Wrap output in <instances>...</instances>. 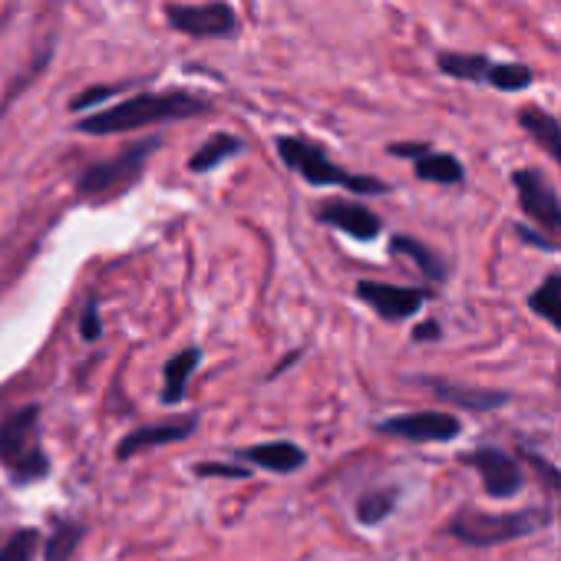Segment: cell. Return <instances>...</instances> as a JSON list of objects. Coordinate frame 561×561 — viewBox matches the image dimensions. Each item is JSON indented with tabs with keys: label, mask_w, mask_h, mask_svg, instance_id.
Listing matches in <instances>:
<instances>
[{
	"label": "cell",
	"mask_w": 561,
	"mask_h": 561,
	"mask_svg": "<svg viewBox=\"0 0 561 561\" xmlns=\"http://www.w3.org/2000/svg\"><path fill=\"white\" fill-rule=\"evenodd\" d=\"M205 113H211V103L192 90H149V93H136L103 113L83 116L77 123V129L87 136H116V133L159 126V123L195 119Z\"/></svg>",
	"instance_id": "obj_1"
},
{
	"label": "cell",
	"mask_w": 561,
	"mask_h": 561,
	"mask_svg": "<svg viewBox=\"0 0 561 561\" xmlns=\"http://www.w3.org/2000/svg\"><path fill=\"white\" fill-rule=\"evenodd\" d=\"M277 156L285 162L291 172H298L305 182L318 185V188H328V185H341V188H351L357 195H383L390 192L387 182L374 179V175H354L347 169H341L324 146L305 139V136H277Z\"/></svg>",
	"instance_id": "obj_2"
},
{
	"label": "cell",
	"mask_w": 561,
	"mask_h": 561,
	"mask_svg": "<svg viewBox=\"0 0 561 561\" xmlns=\"http://www.w3.org/2000/svg\"><path fill=\"white\" fill-rule=\"evenodd\" d=\"M162 149V136H146L133 146H126L123 152H116L113 159L93 162L90 169L80 172L77 179V195L90 198V202H106L116 195H126L146 172L149 159Z\"/></svg>",
	"instance_id": "obj_3"
},
{
	"label": "cell",
	"mask_w": 561,
	"mask_h": 561,
	"mask_svg": "<svg viewBox=\"0 0 561 561\" xmlns=\"http://www.w3.org/2000/svg\"><path fill=\"white\" fill-rule=\"evenodd\" d=\"M41 407H24L0 423V466L18 485L37 482L50 472V459L41 446Z\"/></svg>",
	"instance_id": "obj_4"
},
{
	"label": "cell",
	"mask_w": 561,
	"mask_h": 561,
	"mask_svg": "<svg viewBox=\"0 0 561 561\" xmlns=\"http://www.w3.org/2000/svg\"><path fill=\"white\" fill-rule=\"evenodd\" d=\"M548 522V512L541 508H528V512H505V515H485V512H459L449 522V535L476 545V548H489V545H502L522 535L538 531Z\"/></svg>",
	"instance_id": "obj_5"
},
{
	"label": "cell",
	"mask_w": 561,
	"mask_h": 561,
	"mask_svg": "<svg viewBox=\"0 0 561 561\" xmlns=\"http://www.w3.org/2000/svg\"><path fill=\"white\" fill-rule=\"evenodd\" d=\"M165 24L175 34H185L195 41H234L241 31V18L228 0H205V4H165Z\"/></svg>",
	"instance_id": "obj_6"
},
{
	"label": "cell",
	"mask_w": 561,
	"mask_h": 561,
	"mask_svg": "<svg viewBox=\"0 0 561 561\" xmlns=\"http://www.w3.org/2000/svg\"><path fill=\"white\" fill-rule=\"evenodd\" d=\"M512 185L518 192L522 211L535 225H541L548 231H561V198H558L554 185L538 169H518V172H512Z\"/></svg>",
	"instance_id": "obj_7"
},
{
	"label": "cell",
	"mask_w": 561,
	"mask_h": 561,
	"mask_svg": "<svg viewBox=\"0 0 561 561\" xmlns=\"http://www.w3.org/2000/svg\"><path fill=\"white\" fill-rule=\"evenodd\" d=\"M387 436H400L410 443H449L462 433V423L453 413H439V410H423V413H403V416H390L377 426Z\"/></svg>",
	"instance_id": "obj_8"
},
{
	"label": "cell",
	"mask_w": 561,
	"mask_h": 561,
	"mask_svg": "<svg viewBox=\"0 0 561 561\" xmlns=\"http://www.w3.org/2000/svg\"><path fill=\"white\" fill-rule=\"evenodd\" d=\"M466 466H472L479 476H482V485L492 499H512L522 492V466L505 453V449H495V446H479L476 453L462 456Z\"/></svg>",
	"instance_id": "obj_9"
},
{
	"label": "cell",
	"mask_w": 561,
	"mask_h": 561,
	"mask_svg": "<svg viewBox=\"0 0 561 561\" xmlns=\"http://www.w3.org/2000/svg\"><path fill=\"white\" fill-rule=\"evenodd\" d=\"M357 298L364 305H370L383 321H403V318H413L426 305L430 291L383 285V280H360V285H357Z\"/></svg>",
	"instance_id": "obj_10"
},
{
	"label": "cell",
	"mask_w": 561,
	"mask_h": 561,
	"mask_svg": "<svg viewBox=\"0 0 561 561\" xmlns=\"http://www.w3.org/2000/svg\"><path fill=\"white\" fill-rule=\"evenodd\" d=\"M318 221L357 238V241H374L383 228L380 215H374L367 205L360 202H347V198H331L318 205Z\"/></svg>",
	"instance_id": "obj_11"
},
{
	"label": "cell",
	"mask_w": 561,
	"mask_h": 561,
	"mask_svg": "<svg viewBox=\"0 0 561 561\" xmlns=\"http://www.w3.org/2000/svg\"><path fill=\"white\" fill-rule=\"evenodd\" d=\"M195 416H185V420H172V423H149V426H139L133 430L119 446H116V456L119 459H129L136 453H146L152 446H169V443H179L185 436L195 433Z\"/></svg>",
	"instance_id": "obj_12"
},
{
	"label": "cell",
	"mask_w": 561,
	"mask_h": 561,
	"mask_svg": "<svg viewBox=\"0 0 561 561\" xmlns=\"http://www.w3.org/2000/svg\"><path fill=\"white\" fill-rule=\"evenodd\" d=\"M238 456L267 472H295L308 462V456L298 443H261V446H248Z\"/></svg>",
	"instance_id": "obj_13"
},
{
	"label": "cell",
	"mask_w": 561,
	"mask_h": 561,
	"mask_svg": "<svg viewBox=\"0 0 561 561\" xmlns=\"http://www.w3.org/2000/svg\"><path fill=\"white\" fill-rule=\"evenodd\" d=\"M518 126L531 136V142L538 149H545L561 165V123L551 113H545L538 106H525V110H518Z\"/></svg>",
	"instance_id": "obj_14"
},
{
	"label": "cell",
	"mask_w": 561,
	"mask_h": 561,
	"mask_svg": "<svg viewBox=\"0 0 561 561\" xmlns=\"http://www.w3.org/2000/svg\"><path fill=\"white\" fill-rule=\"evenodd\" d=\"M492 64L485 54H456V50H439L436 54V70L443 77L462 80V83H489Z\"/></svg>",
	"instance_id": "obj_15"
},
{
	"label": "cell",
	"mask_w": 561,
	"mask_h": 561,
	"mask_svg": "<svg viewBox=\"0 0 561 561\" xmlns=\"http://www.w3.org/2000/svg\"><path fill=\"white\" fill-rule=\"evenodd\" d=\"M198 364H202L198 347H185L175 357H169V364L162 367V403H179L185 397L188 380H192Z\"/></svg>",
	"instance_id": "obj_16"
},
{
	"label": "cell",
	"mask_w": 561,
	"mask_h": 561,
	"mask_svg": "<svg viewBox=\"0 0 561 561\" xmlns=\"http://www.w3.org/2000/svg\"><path fill=\"white\" fill-rule=\"evenodd\" d=\"M439 400L459 403L466 410H495L508 403V393L502 390H476V387H456V383H443V380H423Z\"/></svg>",
	"instance_id": "obj_17"
},
{
	"label": "cell",
	"mask_w": 561,
	"mask_h": 561,
	"mask_svg": "<svg viewBox=\"0 0 561 561\" xmlns=\"http://www.w3.org/2000/svg\"><path fill=\"white\" fill-rule=\"evenodd\" d=\"M238 152H244V142H241L238 136H231V133H215L211 139H205V142L192 152L188 172H195V175L211 172V169H218L221 162H228V159L238 156Z\"/></svg>",
	"instance_id": "obj_18"
},
{
	"label": "cell",
	"mask_w": 561,
	"mask_h": 561,
	"mask_svg": "<svg viewBox=\"0 0 561 561\" xmlns=\"http://www.w3.org/2000/svg\"><path fill=\"white\" fill-rule=\"evenodd\" d=\"M413 169H416V179L423 182H436V185H459L466 179V169L456 156L449 152H426L420 159H413Z\"/></svg>",
	"instance_id": "obj_19"
},
{
	"label": "cell",
	"mask_w": 561,
	"mask_h": 561,
	"mask_svg": "<svg viewBox=\"0 0 561 561\" xmlns=\"http://www.w3.org/2000/svg\"><path fill=\"white\" fill-rule=\"evenodd\" d=\"M528 308L561 334V274H548L541 280V285L528 295Z\"/></svg>",
	"instance_id": "obj_20"
},
{
	"label": "cell",
	"mask_w": 561,
	"mask_h": 561,
	"mask_svg": "<svg viewBox=\"0 0 561 561\" xmlns=\"http://www.w3.org/2000/svg\"><path fill=\"white\" fill-rule=\"evenodd\" d=\"M390 251H393V254H407V257H413V264H416L430 280H443V277H446V264H443V257H439L436 251H430L423 241L410 238V234H397V238L390 241Z\"/></svg>",
	"instance_id": "obj_21"
},
{
	"label": "cell",
	"mask_w": 561,
	"mask_h": 561,
	"mask_svg": "<svg viewBox=\"0 0 561 561\" xmlns=\"http://www.w3.org/2000/svg\"><path fill=\"white\" fill-rule=\"evenodd\" d=\"M531 70L525 64H492V73H489V83L485 87H495L502 93H518V90H528L531 87Z\"/></svg>",
	"instance_id": "obj_22"
},
{
	"label": "cell",
	"mask_w": 561,
	"mask_h": 561,
	"mask_svg": "<svg viewBox=\"0 0 561 561\" xmlns=\"http://www.w3.org/2000/svg\"><path fill=\"white\" fill-rule=\"evenodd\" d=\"M393 508H397V489H377L357 502V518L364 525H380Z\"/></svg>",
	"instance_id": "obj_23"
},
{
	"label": "cell",
	"mask_w": 561,
	"mask_h": 561,
	"mask_svg": "<svg viewBox=\"0 0 561 561\" xmlns=\"http://www.w3.org/2000/svg\"><path fill=\"white\" fill-rule=\"evenodd\" d=\"M80 538H83V525L60 518V522L54 525L50 541H47V561H67V558L73 554V548L80 545Z\"/></svg>",
	"instance_id": "obj_24"
},
{
	"label": "cell",
	"mask_w": 561,
	"mask_h": 561,
	"mask_svg": "<svg viewBox=\"0 0 561 561\" xmlns=\"http://www.w3.org/2000/svg\"><path fill=\"white\" fill-rule=\"evenodd\" d=\"M41 535L34 528H21L4 548H0V561H37Z\"/></svg>",
	"instance_id": "obj_25"
},
{
	"label": "cell",
	"mask_w": 561,
	"mask_h": 561,
	"mask_svg": "<svg viewBox=\"0 0 561 561\" xmlns=\"http://www.w3.org/2000/svg\"><path fill=\"white\" fill-rule=\"evenodd\" d=\"M80 334H83V341H87V344L100 341V334H103L100 301H96V298H90V301H87V308H83V314H80Z\"/></svg>",
	"instance_id": "obj_26"
},
{
	"label": "cell",
	"mask_w": 561,
	"mask_h": 561,
	"mask_svg": "<svg viewBox=\"0 0 561 561\" xmlns=\"http://www.w3.org/2000/svg\"><path fill=\"white\" fill-rule=\"evenodd\" d=\"M126 87H93V90H83L73 103H70V110L73 113H80V110H90V106H96V103H103L106 96H116V93H123Z\"/></svg>",
	"instance_id": "obj_27"
},
{
	"label": "cell",
	"mask_w": 561,
	"mask_h": 561,
	"mask_svg": "<svg viewBox=\"0 0 561 561\" xmlns=\"http://www.w3.org/2000/svg\"><path fill=\"white\" fill-rule=\"evenodd\" d=\"M198 476H225V479H248L244 466H225V462H202L195 466Z\"/></svg>",
	"instance_id": "obj_28"
},
{
	"label": "cell",
	"mask_w": 561,
	"mask_h": 561,
	"mask_svg": "<svg viewBox=\"0 0 561 561\" xmlns=\"http://www.w3.org/2000/svg\"><path fill=\"white\" fill-rule=\"evenodd\" d=\"M426 152H430L426 142H393L390 146V156H403V159H420Z\"/></svg>",
	"instance_id": "obj_29"
},
{
	"label": "cell",
	"mask_w": 561,
	"mask_h": 561,
	"mask_svg": "<svg viewBox=\"0 0 561 561\" xmlns=\"http://www.w3.org/2000/svg\"><path fill=\"white\" fill-rule=\"evenodd\" d=\"M515 231H518V238H522V241H528V244H535V248H545V251H558V244H554V241H548L545 234H535V231H531V228H525V225H518Z\"/></svg>",
	"instance_id": "obj_30"
},
{
	"label": "cell",
	"mask_w": 561,
	"mask_h": 561,
	"mask_svg": "<svg viewBox=\"0 0 561 561\" xmlns=\"http://www.w3.org/2000/svg\"><path fill=\"white\" fill-rule=\"evenodd\" d=\"M443 331H439V324L436 321H423L416 331H413V341H436Z\"/></svg>",
	"instance_id": "obj_31"
}]
</instances>
